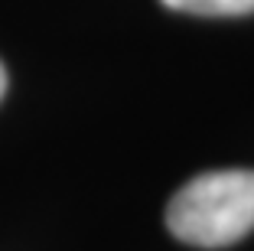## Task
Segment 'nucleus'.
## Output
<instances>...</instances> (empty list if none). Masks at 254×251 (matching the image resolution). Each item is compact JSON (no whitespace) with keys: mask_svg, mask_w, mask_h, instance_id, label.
<instances>
[{"mask_svg":"<svg viewBox=\"0 0 254 251\" xmlns=\"http://www.w3.org/2000/svg\"><path fill=\"white\" fill-rule=\"evenodd\" d=\"M3 91H7V72H3V66H0V98H3Z\"/></svg>","mask_w":254,"mask_h":251,"instance_id":"nucleus-3","label":"nucleus"},{"mask_svg":"<svg viewBox=\"0 0 254 251\" xmlns=\"http://www.w3.org/2000/svg\"><path fill=\"white\" fill-rule=\"evenodd\" d=\"M170 10L195 16H241L254 13V0H163Z\"/></svg>","mask_w":254,"mask_h":251,"instance_id":"nucleus-2","label":"nucleus"},{"mask_svg":"<svg viewBox=\"0 0 254 251\" xmlns=\"http://www.w3.org/2000/svg\"><path fill=\"white\" fill-rule=\"evenodd\" d=\"M166 229L195 248H225L254 232V170L189 179L166 206Z\"/></svg>","mask_w":254,"mask_h":251,"instance_id":"nucleus-1","label":"nucleus"}]
</instances>
